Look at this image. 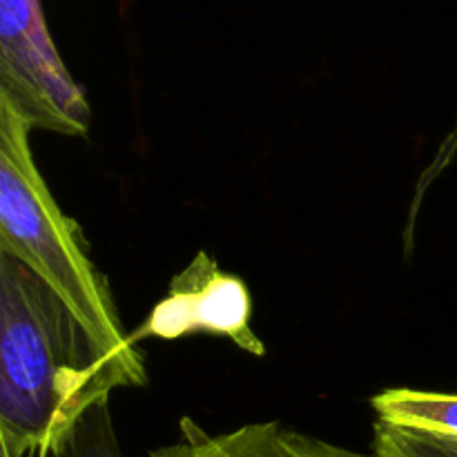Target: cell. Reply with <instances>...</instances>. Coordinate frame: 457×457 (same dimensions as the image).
<instances>
[{
	"label": "cell",
	"instance_id": "obj_1",
	"mask_svg": "<svg viewBox=\"0 0 457 457\" xmlns=\"http://www.w3.org/2000/svg\"><path fill=\"white\" fill-rule=\"evenodd\" d=\"M120 386L71 308L0 253V445L52 453L76 420Z\"/></svg>",
	"mask_w": 457,
	"mask_h": 457
},
{
	"label": "cell",
	"instance_id": "obj_2",
	"mask_svg": "<svg viewBox=\"0 0 457 457\" xmlns=\"http://www.w3.org/2000/svg\"><path fill=\"white\" fill-rule=\"evenodd\" d=\"M31 132L29 120L0 98V253L29 266L71 308L120 386H147L145 360L125 333L110 281L45 183Z\"/></svg>",
	"mask_w": 457,
	"mask_h": 457
},
{
	"label": "cell",
	"instance_id": "obj_3",
	"mask_svg": "<svg viewBox=\"0 0 457 457\" xmlns=\"http://www.w3.org/2000/svg\"><path fill=\"white\" fill-rule=\"evenodd\" d=\"M0 98L34 129L83 137L89 101L62 62L40 0H0Z\"/></svg>",
	"mask_w": 457,
	"mask_h": 457
},
{
	"label": "cell",
	"instance_id": "obj_4",
	"mask_svg": "<svg viewBox=\"0 0 457 457\" xmlns=\"http://www.w3.org/2000/svg\"><path fill=\"white\" fill-rule=\"evenodd\" d=\"M195 333L223 337L253 357L266 355V344L253 328V295L241 277L226 272L201 250L170 281L168 295L152 308L137 339H174Z\"/></svg>",
	"mask_w": 457,
	"mask_h": 457
},
{
	"label": "cell",
	"instance_id": "obj_5",
	"mask_svg": "<svg viewBox=\"0 0 457 457\" xmlns=\"http://www.w3.org/2000/svg\"><path fill=\"white\" fill-rule=\"evenodd\" d=\"M150 457H375L320 437L306 436L279 422L244 424L228 433H208L195 420L179 422V437L159 446Z\"/></svg>",
	"mask_w": 457,
	"mask_h": 457
},
{
	"label": "cell",
	"instance_id": "obj_6",
	"mask_svg": "<svg viewBox=\"0 0 457 457\" xmlns=\"http://www.w3.org/2000/svg\"><path fill=\"white\" fill-rule=\"evenodd\" d=\"M378 420L397 427L424 428L457 437L455 393L418 391V388H386L370 400Z\"/></svg>",
	"mask_w": 457,
	"mask_h": 457
},
{
	"label": "cell",
	"instance_id": "obj_7",
	"mask_svg": "<svg viewBox=\"0 0 457 457\" xmlns=\"http://www.w3.org/2000/svg\"><path fill=\"white\" fill-rule=\"evenodd\" d=\"M54 457H123L110 415V400L89 406L62 436Z\"/></svg>",
	"mask_w": 457,
	"mask_h": 457
},
{
	"label": "cell",
	"instance_id": "obj_8",
	"mask_svg": "<svg viewBox=\"0 0 457 457\" xmlns=\"http://www.w3.org/2000/svg\"><path fill=\"white\" fill-rule=\"evenodd\" d=\"M375 457H457V437L424 431L413 427H397L378 420L373 427Z\"/></svg>",
	"mask_w": 457,
	"mask_h": 457
},
{
	"label": "cell",
	"instance_id": "obj_9",
	"mask_svg": "<svg viewBox=\"0 0 457 457\" xmlns=\"http://www.w3.org/2000/svg\"><path fill=\"white\" fill-rule=\"evenodd\" d=\"M3 457H12V455H9V453H4V451H3Z\"/></svg>",
	"mask_w": 457,
	"mask_h": 457
}]
</instances>
